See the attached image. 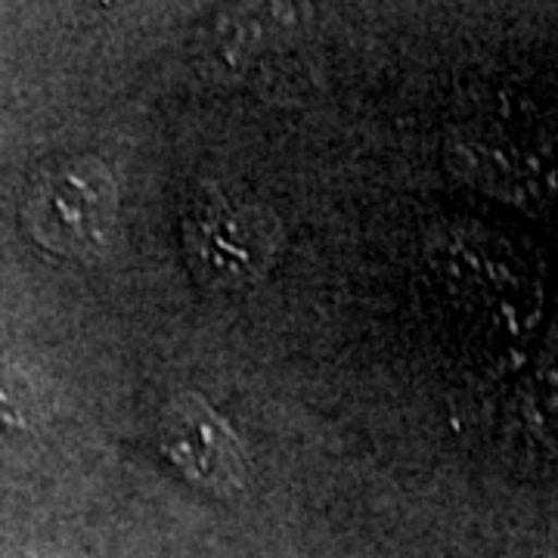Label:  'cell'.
Returning a JSON list of instances; mask_svg holds the SVG:
<instances>
[{
    "label": "cell",
    "instance_id": "cell-1",
    "mask_svg": "<svg viewBox=\"0 0 558 558\" xmlns=\"http://www.w3.org/2000/svg\"><path fill=\"white\" fill-rule=\"evenodd\" d=\"M119 218L112 171L94 156L40 161L25 180L20 220L28 240L60 258L100 255Z\"/></svg>",
    "mask_w": 558,
    "mask_h": 558
},
{
    "label": "cell",
    "instance_id": "cell-2",
    "mask_svg": "<svg viewBox=\"0 0 558 558\" xmlns=\"http://www.w3.org/2000/svg\"><path fill=\"white\" fill-rule=\"evenodd\" d=\"M161 450L183 478L230 494L245 478V462L230 425L202 398H180L161 422Z\"/></svg>",
    "mask_w": 558,
    "mask_h": 558
},
{
    "label": "cell",
    "instance_id": "cell-3",
    "mask_svg": "<svg viewBox=\"0 0 558 558\" xmlns=\"http://www.w3.org/2000/svg\"><path fill=\"white\" fill-rule=\"evenodd\" d=\"M274 220L258 211L215 202L202 208L199 220L190 227V248L199 264V277L220 282L255 279L274 258Z\"/></svg>",
    "mask_w": 558,
    "mask_h": 558
},
{
    "label": "cell",
    "instance_id": "cell-4",
    "mask_svg": "<svg viewBox=\"0 0 558 558\" xmlns=\"http://www.w3.org/2000/svg\"><path fill=\"white\" fill-rule=\"evenodd\" d=\"M38 418V398L32 381L7 360H0V440L28 435Z\"/></svg>",
    "mask_w": 558,
    "mask_h": 558
}]
</instances>
